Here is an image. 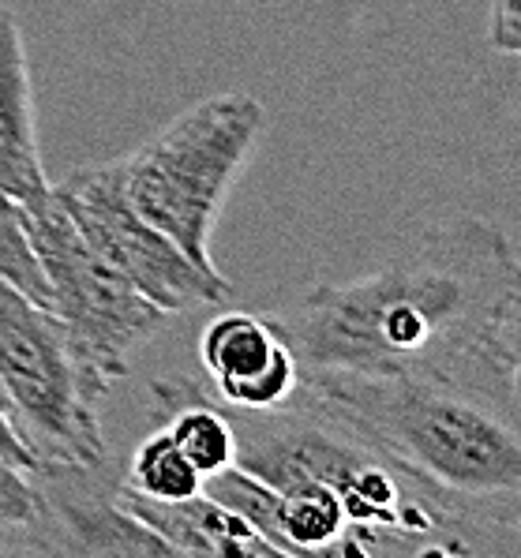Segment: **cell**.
Listing matches in <instances>:
<instances>
[{"label":"cell","instance_id":"6da1fadb","mask_svg":"<svg viewBox=\"0 0 521 558\" xmlns=\"http://www.w3.org/2000/svg\"><path fill=\"white\" fill-rule=\"evenodd\" d=\"M521 274L514 240L473 214L435 221L379 270L315 286L270 312L301 375L443 383L518 424Z\"/></svg>","mask_w":521,"mask_h":558},{"label":"cell","instance_id":"7a4b0ae2","mask_svg":"<svg viewBox=\"0 0 521 558\" xmlns=\"http://www.w3.org/2000/svg\"><path fill=\"white\" fill-rule=\"evenodd\" d=\"M226 409V405H221ZM237 461L263 484L319 480L346 513V555H514L518 506L465 502L424 484L307 390L275 412L226 409Z\"/></svg>","mask_w":521,"mask_h":558},{"label":"cell","instance_id":"3957f363","mask_svg":"<svg viewBox=\"0 0 521 558\" xmlns=\"http://www.w3.org/2000/svg\"><path fill=\"white\" fill-rule=\"evenodd\" d=\"M301 390L424 484L465 502L518 506V424L499 409L409 375L312 372Z\"/></svg>","mask_w":521,"mask_h":558},{"label":"cell","instance_id":"277c9868","mask_svg":"<svg viewBox=\"0 0 521 558\" xmlns=\"http://www.w3.org/2000/svg\"><path fill=\"white\" fill-rule=\"evenodd\" d=\"M267 109L252 94H210L173 117L150 143L124 154V187L135 210L192 263L218 270L210 236L233 184L259 147Z\"/></svg>","mask_w":521,"mask_h":558},{"label":"cell","instance_id":"5b68a950","mask_svg":"<svg viewBox=\"0 0 521 558\" xmlns=\"http://www.w3.org/2000/svg\"><path fill=\"white\" fill-rule=\"evenodd\" d=\"M98 401L61 319L0 281V416L31 453L34 476L101 472Z\"/></svg>","mask_w":521,"mask_h":558},{"label":"cell","instance_id":"8992f818","mask_svg":"<svg viewBox=\"0 0 521 558\" xmlns=\"http://www.w3.org/2000/svg\"><path fill=\"white\" fill-rule=\"evenodd\" d=\"M27 233L53 296L49 312L61 319L75 360L106 398L173 315L98 259L53 195L27 210Z\"/></svg>","mask_w":521,"mask_h":558},{"label":"cell","instance_id":"52a82bcc","mask_svg":"<svg viewBox=\"0 0 521 558\" xmlns=\"http://www.w3.org/2000/svg\"><path fill=\"white\" fill-rule=\"evenodd\" d=\"M53 199L72 218L90 252L161 312L181 315L199 304H229L233 296L221 270H203L135 210L124 187V158L72 169L61 184H53Z\"/></svg>","mask_w":521,"mask_h":558},{"label":"cell","instance_id":"ba28073f","mask_svg":"<svg viewBox=\"0 0 521 558\" xmlns=\"http://www.w3.org/2000/svg\"><path fill=\"white\" fill-rule=\"evenodd\" d=\"M199 364L226 409L275 412L301 390V360L270 312L218 315L199 338Z\"/></svg>","mask_w":521,"mask_h":558},{"label":"cell","instance_id":"9c48e42d","mask_svg":"<svg viewBox=\"0 0 521 558\" xmlns=\"http://www.w3.org/2000/svg\"><path fill=\"white\" fill-rule=\"evenodd\" d=\"M0 192L12 195L23 210L53 195L38 147L27 41L8 4H0Z\"/></svg>","mask_w":521,"mask_h":558},{"label":"cell","instance_id":"30bf717a","mask_svg":"<svg viewBox=\"0 0 521 558\" xmlns=\"http://www.w3.org/2000/svg\"><path fill=\"white\" fill-rule=\"evenodd\" d=\"M113 499L143 521L154 536L166 539L173 555H233V558H278L275 547L259 536L247 521L218 506L210 495H192V499L161 502L132 487L117 484Z\"/></svg>","mask_w":521,"mask_h":558},{"label":"cell","instance_id":"8fae6325","mask_svg":"<svg viewBox=\"0 0 521 558\" xmlns=\"http://www.w3.org/2000/svg\"><path fill=\"white\" fill-rule=\"evenodd\" d=\"M150 393H154V409H158L161 427L173 435V442L181 446L184 458L192 461L203 480L233 465L237 432L218 398H210L199 383L181 379V375L154 379Z\"/></svg>","mask_w":521,"mask_h":558},{"label":"cell","instance_id":"7c38bea8","mask_svg":"<svg viewBox=\"0 0 521 558\" xmlns=\"http://www.w3.org/2000/svg\"><path fill=\"white\" fill-rule=\"evenodd\" d=\"M121 484L161 502L192 499V495L203 492V476L195 472V465L184 458V450L173 442V435L161 424L158 432H150L147 439L135 446Z\"/></svg>","mask_w":521,"mask_h":558},{"label":"cell","instance_id":"4fadbf2b","mask_svg":"<svg viewBox=\"0 0 521 558\" xmlns=\"http://www.w3.org/2000/svg\"><path fill=\"white\" fill-rule=\"evenodd\" d=\"M0 281H8L12 289H20L23 296L34 300L38 307H53L49 296V281L38 266V255L31 247L27 233V210L0 192Z\"/></svg>","mask_w":521,"mask_h":558},{"label":"cell","instance_id":"5bb4252c","mask_svg":"<svg viewBox=\"0 0 521 558\" xmlns=\"http://www.w3.org/2000/svg\"><path fill=\"white\" fill-rule=\"evenodd\" d=\"M46 525V499L41 487L31 484V472H23L15 461L0 453V555L8 547V536L34 532Z\"/></svg>","mask_w":521,"mask_h":558},{"label":"cell","instance_id":"9a60e30c","mask_svg":"<svg viewBox=\"0 0 521 558\" xmlns=\"http://www.w3.org/2000/svg\"><path fill=\"white\" fill-rule=\"evenodd\" d=\"M488 46L499 57L521 53V0H488Z\"/></svg>","mask_w":521,"mask_h":558},{"label":"cell","instance_id":"2e32d148","mask_svg":"<svg viewBox=\"0 0 521 558\" xmlns=\"http://www.w3.org/2000/svg\"><path fill=\"white\" fill-rule=\"evenodd\" d=\"M0 453H4L8 461H15V465H20L23 472H31L34 476V461H31V453L23 450V442L15 439V432L12 427H8V420L0 416Z\"/></svg>","mask_w":521,"mask_h":558}]
</instances>
